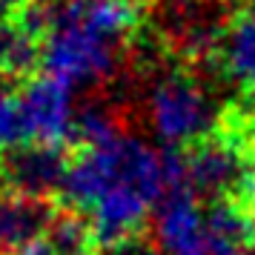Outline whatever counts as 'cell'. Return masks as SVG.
I'll use <instances>...</instances> for the list:
<instances>
[{"instance_id":"cell-1","label":"cell","mask_w":255,"mask_h":255,"mask_svg":"<svg viewBox=\"0 0 255 255\" xmlns=\"http://www.w3.org/2000/svg\"><path fill=\"white\" fill-rule=\"evenodd\" d=\"M175 189H181V155L118 132L69 158L60 195L86 215L95 244L118 247L132 241Z\"/></svg>"},{"instance_id":"cell-2","label":"cell","mask_w":255,"mask_h":255,"mask_svg":"<svg viewBox=\"0 0 255 255\" xmlns=\"http://www.w3.org/2000/svg\"><path fill=\"white\" fill-rule=\"evenodd\" d=\"M140 23L138 0H58L43 9L40 63L66 86H95L121 66Z\"/></svg>"},{"instance_id":"cell-3","label":"cell","mask_w":255,"mask_h":255,"mask_svg":"<svg viewBox=\"0 0 255 255\" xmlns=\"http://www.w3.org/2000/svg\"><path fill=\"white\" fill-rule=\"evenodd\" d=\"M146 127L163 149L184 152L218 129L215 101L192 72H163L146 92Z\"/></svg>"},{"instance_id":"cell-4","label":"cell","mask_w":255,"mask_h":255,"mask_svg":"<svg viewBox=\"0 0 255 255\" xmlns=\"http://www.w3.org/2000/svg\"><path fill=\"white\" fill-rule=\"evenodd\" d=\"M230 14L227 0H161L155 26L172 52L184 58H212Z\"/></svg>"},{"instance_id":"cell-5","label":"cell","mask_w":255,"mask_h":255,"mask_svg":"<svg viewBox=\"0 0 255 255\" xmlns=\"http://www.w3.org/2000/svg\"><path fill=\"white\" fill-rule=\"evenodd\" d=\"M152 238L158 255H221L209 230V204L186 189H175L158 204Z\"/></svg>"},{"instance_id":"cell-6","label":"cell","mask_w":255,"mask_h":255,"mask_svg":"<svg viewBox=\"0 0 255 255\" xmlns=\"http://www.w3.org/2000/svg\"><path fill=\"white\" fill-rule=\"evenodd\" d=\"M20 101L29 121L32 143L40 146H60L66 138H75L78 109H75V89L52 75H37L23 83Z\"/></svg>"},{"instance_id":"cell-7","label":"cell","mask_w":255,"mask_h":255,"mask_svg":"<svg viewBox=\"0 0 255 255\" xmlns=\"http://www.w3.org/2000/svg\"><path fill=\"white\" fill-rule=\"evenodd\" d=\"M212 58L221 78L255 106V3H247L230 14Z\"/></svg>"},{"instance_id":"cell-8","label":"cell","mask_w":255,"mask_h":255,"mask_svg":"<svg viewBox=\"0 0 255 255\" xmlns=\"http://www.w3.org/2000/svg\"><path fill=\"white\" fill-rule=\"evenodd\" d=\"M66 166H69V161L63 158L60 146L32 143V146H20V149L9 152L0 172L12 192L49 201V195L63 189Z\"/></svg>"},{"instance_id":"cell-9","label":"cell","mask_w":255,"mask_h":255,"mask_svg":"<svg viewBox=\"0 0 255 255\" xmlns=\"http://www.w3.org/2000/svg\"><path fill=\"white\" fill-rule=\"evenodd\" d=\"M55 221V209L43 198L0 192V255H20L37 244Z\"/></svg>"},{"instance_id":"cell-10","label":"cell","mask_w":255,"mask_h":255,"mask_svg":"<svg viewBox=\"0 0 255 255\" xmlns=\"http://www.w3.org/2000/svg\"><path fill=\"white\" fill-rule=\"evenodd\" d=\"M40 60V29L29 14L0 17V75H26Z\"/></svg>"},{"instance_id":"cell-11","label":"cell","mask_w":255,"mask_h":255,"mask_svg":"<svg viewBox=\"0 0 255 255\" xmlns=\"http://www.w3.org/2000/svg\"><path fill=\"white\" fill-rule=\"evenodd\" d=\"M20 146H32L29 121H26L20 92L0 89V149L14 152Z\"/></svg>"},{"instance_id":"cell-12","label":"cell","mask_w":255,"mask_h":255,"mask_svg":"<svg viewBox=\"0 0 255 255\" xmlns=\"http://www.w3.org/2000/svg\"><path fill=\"white\" fill-rule=\"evenodd\" d=\"M101 255H158L152 247L138 241H127V244H118V247H106Z\"/></svg>"},{"instance_id":"cell-13","label":"cell","mask_w":255,"mask_h":255,"mask_svg":"<svg viewBox=\"0 0 255 255\" xmlns=\"http://www.w3.org/2000/svg\"><path fill=\"white\" fill-rule=\"evenodd\" d=\"M32 6V0H0V17H17Z\"/></svg>"},{"instance_id":"cell-14","label":"cell","mask_w":255,"mask_h":255,"mask_svg":"<svg viewBox=\"0 0 255 255\" xmlns=\"http://www.w3.org/2000/svg\"><path fill=\"white\" fill-rule=\"evenodd\" d=\"M253 3H255V0H253Z\"/></svg>"}]
</instances>
